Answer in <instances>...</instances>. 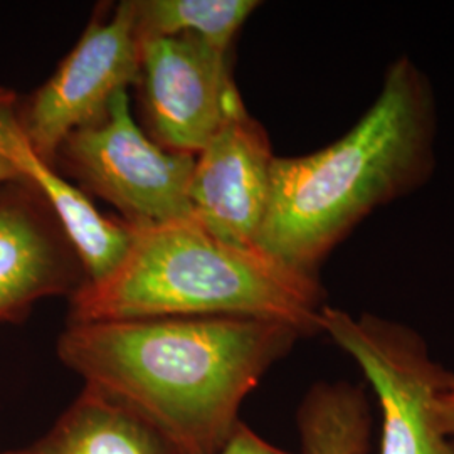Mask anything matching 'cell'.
<instances>
[{"label":"cell","mask_w":454,"mask_h":454,"mask_svg":"<svg viewBox=\"0 0 454 454\" xmlns=\"http://www.w3.org/2000/svg\"><path fill=\"white\" fill-rule=\"evenodd\" d=\"M215 454H292L261 438L249 426L239 422L226 444Z\"/></svg>","instance_id":"15"},{"label":"cell","mask_w":454,"mask_h":454,"mask_svg":"<svg viewBox=\"0 0 454 454\" xmlns=\"http://www.w3.org/2000/svg\"><path fill=\"white\" fill-rule=\"evenodd\" d=\"M434 135L427 76L399 58L352 130L309 155L276 157L256 247L300 275L318 278L328 254L371 212L427 182Z\"/></svg>","instance_id":"2"},{"label":"cell","mask_w":454,"mask_h":454,"mask_svg":"<svg viewBox=\"0 0 454 454\" xmlns=\"http://www.w3.org/2000/svg\"><path fill=\"white\" fill-rule=\"evenodd\" d=\"M320 330L360 365L382 411L380 454H454L434 418L454 373L429 356L421 335L380 317H352L325 305Z\"/></svg>","instance_id":"5"},{"label":"cell","mask_w":454,"mask_h":454,"mask_svg":"<svg viewBox=\"0 0 454 454\" xmlns=\"http://www.w3.org/2000/svg\"><path fill=\"white\" fill-rule=\"evenodd\" d=\"M82 262L54 212L26 179L0 185V322L24 320L43 298L78 292Z\"/></svg>","instance_id":"9"},{"label":"cell","mask_w":454,"mask_h":454,"mask_svg":"<svg viewBox=\"0 0 454 454\" xmlns=\"http://www.w3.org/2000/svg\"><path fill=\"white\" fill-rule=\"evenodd\" d=\"M20 179H24V177H22L20 172L17 170L16 165L11 162L7 157L0 155V185L11 184V182H14V180Z\"/></svg>","instance_id":"17"},{"label":"cell","mask_w":454,"mask_h":454,"mask_svg":"<svg viewBox=\"0 0 454 454\" xmlns=\"http://www.w3.org/2000/svg\"><path fill=\"white\" fill-rule=\"evenodd\" d=\"M434 418L442 436L454 439V387L442 392L434 406Z\"/></svg>","instance_id":"16"},{"label":"cell","mask_w":454,"mask_h":454,"mask_svg":"<svg viewBox=\"0 0 454 454\" xmlns=\"http://www.w3.org/2000/svg\"><path fill=\"white\" fill-rule=\"evenodd\" d=\"M301 335L253 317H159L67 324L58 357L157 426L185 454H215L246 395Z\"/></svg>","instance_id":"1"},{"label":"cell","mask_w":454,"mask_h":454,"mask_svg":"<svg viewBox=\"0 0 454 454\" xmlns=\"http://www.w3.org/2000/svg\"><path fill=\"white\" fill-rule=\"evenodd\" d=\"M26 138L19 125V101L16 93L0 88V155L11 157L26 145Z\"/></svg>","instance_id":"14"},{"label":"cell","mask_w":454,"mask_h":454,"mask_svg":"<svg viewBox=\"0 0 454 454\" xmlns=\"http://www.w3.org/2000/svg\"><path fill=\"white\" fill-rule=\"evenodd\" d=\"M0 454H185L157 426L103 390L84 386L33 444Z\"/></svg>","instance_id":"10"},{"label":"cell","mask_w":454,"mask_h":454,"mask_svg":"<svg viewBox=\"0 0 454 454\" xmlns=\"http://www.w3.org/2000/svg\"><path fill=\"white\" fill-rule=\"evenodd\" d=\"M276 155L270 137L236 99L207 145L195 155L189 184L192 219L212 236L256 247Z\"/></svg>","instance_id":"8"},{"label":"cell","mask_w":454,"mask_h":454,"mask_svg":"<svg viewBox=\"0 0 454 454\" xmlns=\"http://www.w3.org/2000/svg\"><path fill=\"white\" fill-rule=\"evenodd\" d=\"M194 162L153 142L131 114L129 91H120L66 138L54 168L78 180L82 192L110 202L130 226L150 227L192 219Z\"/></svg>","instance_id":"4"},{"label":"cell","mask_w":454,"mask_h":454,"mask_svg":"<svg viewBox=\"0 0 454 454\" xmlns=\"http://www.w3.org/2000/svg\"><path fill=\"white\" fill-rule=\"evenodd\" d=\"M303 454H369L371 407L365 390L348 382H318L296 414Z\"/></svg>","instance_id":"12"},{"label":"cell","mask_w":454,"mask_h":454,"mask_svg":"<svg viewBox=\"0 0 454 454\" xmlns=\"http://www.w3.org/2000/svg\"><path fill=\"white\" fill-rule=\"evenodd\" d=\"M11 162L46 199L82 262L84 285L99 283L112 275L130 251L135 227L123 219L103 215L86 192L43 162L27 144L17 150Z\"/></svg>","instance_id":"11"},{"label":"cell","mask_w":454,"mask_h":454,"mask_svg":"<svg viewBox=\"0 0 454 454\" xmlns=\"http://www.w3.org/2000/svg\"><path fill=\"white\" fill-rule=\"evenodd\" d=\"M254 0H133L138 39L195 35L221 51H231Z\"/></svg>","instance_id":"13"},{"label":"cell","mask_w":454,"mask_h":454,"mask_svg":"<svg viewBox=\"0 0 454 454\" xmlns=\"http://www.w3.org/2000/svg\"><path fill=\"white\" fill-rule=\"evenodd\" d=\"M320 278L300 275L258 247L212 236L194 219L135 227L123 262L69 296L67 324L159 317H253L322 333Z\"/></svg>","instance_id":"3"},{"label":"cell","mask_w":454,"mask_h":454,"mask_svg":"<svg viewBox=\"0 0 454 454\" xmlns=\"http://www.w3.org/2000/svg\"><path fill=\"white\" fill-rule=\"evenodd\" d=\"M146 133L168 152L195 157L239 99L227 51L195 35L140 39Z\"/></svg>","instance_id":"7"},{"label":"cell","mask_w":454,"mask_h":454,"mask_svg":"<svg viewBox=\"0 0 454 454\" xmlns=\"http://www.w3.org/2000/svg\"><path fill=\"white\" fill-rule=\"evenodd\" d=\"M140 39L133 0L95 17L48 82L19 103V125L34 153L54 167L66 138L95 120L110 99L137 86Z\"/></svg>","instance_id":"6"}]
</instances>
